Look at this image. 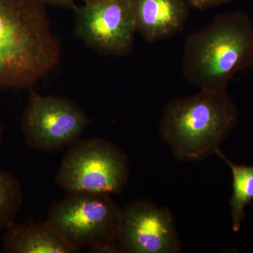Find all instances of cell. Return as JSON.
<instances>
[{"label":"cell","instance_id":"obj_6","mask_svg":"<svg viewBox=\"0 0 253 253\" xmlns=\"http://www.w3.org/2000/svg\"><path fill=\"white\" fill-rule=\"evenodd\" d=\"M88 123L85 113L71 100L31 91L21 129L28 147L54 152L79 139Z\"/></svg>","mask_w":253,"mask_h":253},{"label":"cell","instance_id":"obj_15","mask_svg":"<svg viewBox=\"0 0 253 253\" xmlns=\"http://www.w3.org/2000/svg\"><path fill=\"white\" fill-rule=\"evenodd\" d=\"M3 128L0 126V144H1V140H2V135H3Z\"/></svg>","mask_w":253,"mask_h":253},{"label":"cell","instance_id":"obj_9","mask_svg":"<svg viewBox=\"0 0 253 253\" xmlns=\"http://www.w3.org/2000/svg\"><path fill=\"white\" fill-rule=\"evenodd\" d=\"M136 31L146 42L166 39L184 28L189 16L186 0H131Z\"/></svg>","mask_w":253,"mask_h":253},{"label":"cell","instance_id":"obj_16","mask_svg":"<svg viewBox=\"0 0 253 253\" xmlns=\"http://www.w3.org/2000/svg\"><path fill=\"white\" fill-rule=\"evenodd\" d=\"M84 3L96 2V1H102V0H83Z\"/></svg>","mask_w":253,"mask_h":253},{"label":"cell","instance_id":"obj_14","mask_svg":"<svg viewBox=\"0 0 253 253\" xmlns=\"http://www.w3.org/2000/svg\"><path fill=\"white\" fill-rule=\"evenodd\" d=\"M44 4H49L51 6H59V7H73L75 5V0H41Z\"/></svg>","mask_w":253,"mask_h":253},{"label":"cell","instance_id":"obj_12","mask_svg":"<svg viewBox=\"0 0 253 253\" xmlns=\"http://www.w3.org/2000/svg\"><path fill=\"white\" fill-rule=\"evenodd\" d=\"M22 203V188L17 178L0 169V231L15 222Z\"/></svg>","mask_w":253,"mask_h":253},{"label":"cell","instance_id":"obj_10","mask_svg":"<svg viewBox=\"0 0 253 253\" xmlns=\"http://www.w3.org/2000/svg\"><path fill=\"white\" fill-rule=\"evenodd\" d=\"M1 251L4 253H76L46 221L36 224L13 223L6 229Z\"/></svg>","mask_w":253,"mask_h":253},{"label":"cell","instance_id":"obj_13","mask_svg":"<svg viewBox=\"0 0 253 253\" xmlns=\"http://www.w3.org/2000/svg\"><path fill=\"white\" fill-rule=\"evenodd\" d=\"M190 6L198 9H206L226 4L230 0H186Z\"/></svg>","mask_w":253,"mask_h":253},{"label":"cell","instance_id":"obj_4","mask_svg":"<svg viewBox=\"0 0 253 253\" xmlns=\"http://www.w3.org/2000/svg\"><path fill=\"white\" fill-rule=\"evenodd\" d=\"M129 177L127 156L101 138L78 139L68 146L56 176L67 194H120Z\"/></svg>","mask_w":253,"mask_h":253},{"label":"cell","instance_id":"obj_1","mask_svg":"<svg viewBox=\"0 0 253 253\" xmlns=\"http://www.w3.org/2000/svg\"><path fill=\"white\" fill-rule=\"evenodd\" d=\"M41 0H0V89L29 87L59 64V42Z\"/></svg>","mask_w":253,"mask_h":253},{"label":"cell","instance_id":"obj_2","mask_svg":"<svg viewBox=\"0 0 253 253\" xmlns=\"http://www.w3.org/2000/svg\"><path fill=\"white\" fill-rule=\"evenodd\" d=\"M239 121V110L227 89L200 90L166 104L160 134L176 159L197 162L215 155Z\"/></svg>","mask_w":253,"mask_h":253},{"label":"cell","instance_id":"obj_7","mask_svg":"<svg viewBox=\"0 0 253 253\" xmlns=\"http://www.w3.org/2000/svg\"><path fill=\"white\" fill-rule=\"evenodd\" d=\"M76 31L84 43L105 54L130 52L136 31L131 0H102L75 6Z\"/></svg>","mask_w":253,"mask_h":253},{"label":"cell","instance_id":"obj_3","mask_svg":"<svg viewBox=\"0 0 253 253\" xmlns=\"http://www.w3.org/2000/svg\"><path fill=\"white\" fill-rule=\"evenodd\" d=\"M253 64V25L243 12L218 15L190 35L183 56L186 81L200 90H220Z\"/></svg>","mask_w":253,"mask_h":253},{"label":"cell","instance_id":"obj_5","mask_svg":"<svg viewBox=\"0 0 253 253\" xmlns=\"http://www.w3.org/2000/svg\"><path fill=\"white\" fill-rule=\"evenodd\" d=\"M121 208L111 195L72 193L50 208L46 221L68 244L81 251L118 243Z\"/></svg>","mask_w":253,"mask_h":253},{"label":"cell","instance_id":"obj_11","mask_svg":"<svg viewBox=\"0 0 253 253\" xmlns=\"http://www.w3.org/2000/svg\"><path fill=\"white\" fill-rule=\"evenodd\" d=\"M215 155L229 166L232 173V196L229 205L232 229L238 232L246 217L245 209L253 200V166L235 164L228 159L219 149L216 151Z\"/></svg>","mask_w":253,"mask_h":253},{"label":"cell","instance_id":"obj_8","mask_svg":"<svg viewBox=\"0 0 253 253\" xmlns=\"http://www.w3.org/2000/svg\"><path fill=\"white\" fill-rule=\"evenodd\" d=\"M118 242L122 253H177L181 244L172 212L148 199L121 208Z\"/></svg>","mask_w":253,"mask_h":253}]
</instances>
